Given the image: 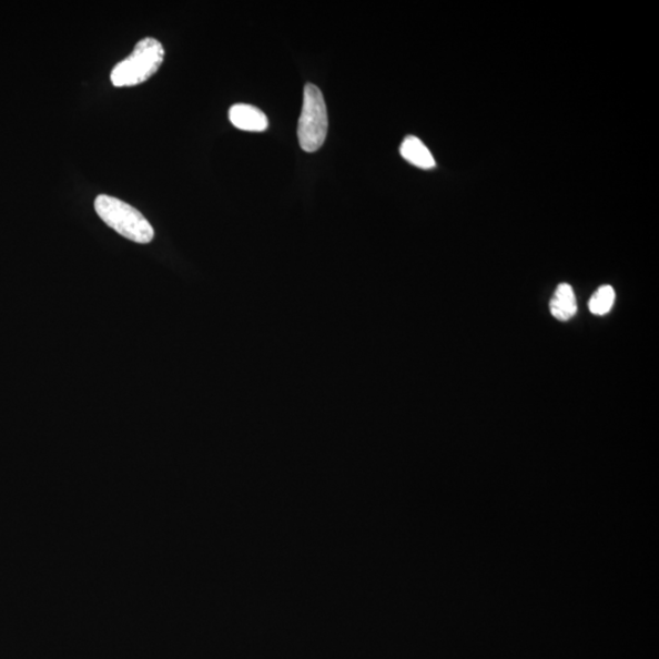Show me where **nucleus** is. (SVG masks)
<instances>
[{"label": "nucleus", "mask_w": 659, "mask_h": 659, "mask_svg": "<svg viewBox=\"0 0 659 659\" xmlns=\"http://www.w3.org/2000/svg\"><path fill=\"white\" fill-rule=\"evenodd\" d=\"M549 307H551V313L556 320L560 322H567L577 314V298L569 284L558 285Z\"/></svg>", "instance_id": "5"}, {"label": "nucleus", "mask_w": 659, "mask_h": 659, "mask_svg": "<svg viewBox=\"0 0 659 659\" xmlns=\"http://www.w3.org/2000/svg\"><path fill=\"white\" fill-rule=\"evenodd\" d=\"M165 57L164 47L161 42L146 37L134 47L133 52L110 73L115 88H132L146 80L162 67Z\"/></svg>", "instance_id": "2"}, {"label": "nucleus", "mask_w": 659, "mask_h": 659, "mask_svg": "<svg viewBox=\"0 0 659 659\" xmlns=\"http://www.w3.org/2000/svg\"><path fill=\"white\" fill-rule=\"evenodd\" d=\"M94 210L103 222L119 235L146 244L154 239V229L141 212L132 205L110 195L101 194L94 201Z\"/></svg>", "instance_id": "1"}, {"label": "nucleus", "mask_w": 659, "mask_h": 659, "mask_svg": "<svg viewBox=\"0 0 659 659\" xmlns=\"http://www.w3.org/2000/svg\"><path fill=\"white\" fill-rule=\"evenodd\" d=\"M401 155L406 161L420 169H433L436 165L435 159L427 146L415 136H408L401 145Z\"/></svg>", "instance_id": "6"}, {"label": "nucleus", "mask_w": 659, "mask_h": 659, "mask_svg": "<svg viewBox=\"0 0 659 659\" xmlns=\"http://www.w3.org/2000/svg\"><path fill=\"white\" fill-rule=\"evenodd\" d=\"M229 118L232 125L243 131L263 132L268 125L262 110L249 104H235L230 109Z\"/></svg>", "instance_id": "4"}, {"label": "nucleus", "mask_w": 659, "mask_h": 659, "mask_svg": "<svg viewBox=\"0 0 659 659\" xmlns=\"http://www.w3.org/2000/svg\"><path fill=\"white\" fill-rule=\"evenodd\" d=\"M328 129L324 95L315 84H305L302 113L298 121V140L304 152L322 149Z\"/></svg>", "instance_id": "3"}, {"label": "nucleus", "mask_w": 659, "mask_h": 659, "mask_svg": "<svg viewBox=\"0 0 659 659\" xmlns=\"http://www.w3.org/2000/svg\"><path fill=\"white\" fill-rule=\"evenodd\" d=\"M616 292L612 286L605 285L598 288L590 300V312L595 315H606L612 310Z\"/></svg>", "instance_id": "7"}]
</instances>
